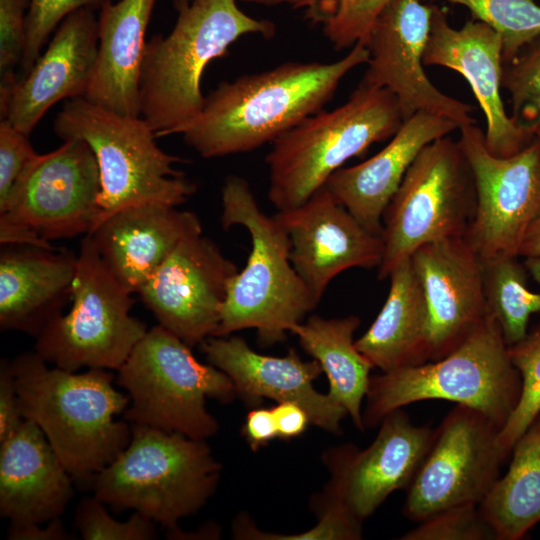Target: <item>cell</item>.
<instances>
[{
	"label": "cell",
	"mask_w": 540,
	"mask_h": 540,
	"mask_svg": "<svg viewBox=\"0 0 540 540\" xmlns=\"http://www.w3.org/2000/svg\"><path fill=\"white\" fill-rule=\"evenodd\" d=\"M368 59L367 47L357 43L334 62L291 61L221 82L182 133L184 141L204 158L244 153L273 142L321 111L341 80Z\"/></svg>",
	"instance_id": "1"
},
{
	"label": "cell",
	"mask_w": 540,
	"mask_h": 540,
	"mask_svg": "<svg viewBox=\"0 0 540 540\" xmlns=\"http://www.w3.org/2000/svg\"><path fill=\"white\" fill-rule=\"evenodd\" d=\"M10 365L23 417L40 427L73 479L91 483L131 439V425L114 419L128 394L114 388L107 369L50 368L35 351Z\"/></svg>",
	"instance_id": "2"
},
{
	"label": "cell",
	"mask_w": 540,
	"mask_h": 540,
	"mask_svg": "<svg viewBox=\"0 0 540 540\" xmlns=\"http://www.w3.org/2000/svg\"><path fill=\"white\" fill-rule=\"evenodd\" d=\"M171 32L146 42L140 75V116L157 138L182 134L200 115L206 66L247 34L270 37L275 26L247 15L237 0H177Z\"/></svg>",
	"instance_id": "3"
},
{
	"label": "cell",
	"mask_w": 540,
	"mask_h": 540,
	"mask_svg": "<svg viewBox=\"0 0 540 540\" xmlns=\"http://www.w3.org/2000/svg\"><path fill=\"white\" fill-rule=\"evenodd\" d=\"M221 224L247 229L251 251L245 267L230 280L213 336L255 329L260 345L284 341L317 306L290 260V241L275 215L260 209L248 182L236 175L222 187Z\"/></svg>",
	"instance_id": "4"
},
{
	"label": "cell",
	"mask_w": 540,
	"mask_h": 540,
	"mask_svg": "<svg viewBox=\"0 0 540 540\" xmlns=\"http://www.w3.org/2000/svg\"><path fill=\"white\" fill-rule=\"evenodd\" d=\"M131 439L91 481L94 496L115 511L131 509L175 539L180 519L214 494L222 466L202 439L131 424Z\"/></svg>",
	"instance_id": "5"
},
{
	"label": "cell",
	"mask_w": 540,
	"mask_h": 540,
	"mask_svg": "<svg viewBox=\"0 0 540 540\" xmlns=\"http://www.w3.org/2000/svg\"><path fill=\"white\" fill-rule=\"evenodd\" d=\"M521 386L498 323L488 313L445 357L371 376L363 423L365 428L375 427L396 409L438 399L473 408L501 430L518 403Z\"/></svg>",
	"instance_id": "6"
},
{
	"label": "cell",
	"mask_w": 540,
	"mask_h": 540,
	"mask_svg": "<svg viewBox=\"0 0 540 540\" xmlns=\"http://www.w3.org/2000/svg\"><path fill=\"white\" fill-rule=\"evenodd\" d=\"M404 119L394 95L360 83L348 100L319 111L272 142L268 199L278 211L306 202L350 158L391 138Z\"/></svg>",
	"instance_id": "7"
},
{
	"label": "cell",
	"mask_w": 540,
	"mask_h": 540,
	"mask_svg": "<svg viewBox=\"0 0 540 540\" xmlns=\"http://www.w3.org/2000/svg\"><path fill=\"white\" fill-rule=\"evenodd\" d=\"M53 130L64 141L86 142L96 157L101 180L96 227L123 208L145 203L177 207L196 191L195 183L174 167L182 158L158 146L141 116L120 115L75 97L64 103Z\"/></svg>",
	"instance_id": "8"
},
{
	"label": "cell",
	"mask_w": 540,
	"mask_h": 540,
	"mask_svg": "<svg viewBox=\"0 0 540 540\" xmlns=\"http://www.w3.org/2000/svg\"><path fill=\"white\" fill-rule=\"evenodd\" d=\"M117 371V383L131 401L126 420L194 439L206 440L219 429L206 399L226 404L237 396L227 374L199 362L190 346L159 324Z\"/></svg>",
	"instance_id": "9"
},
{
	"label": "cell",
	"mask_w": 540,
	"mask_h": 540,
	"mask_svg": "<svg viewBox=\"0 0 540 540\" xmlns=\"http://www.w3.org/2000/svg\"><path fill=\"white\" fill-rule=\"evenodd\" d=\"M475 205L473 174L458 140L444 136L426 145L384 211L378 278H388L425 244L464 237Z\"/></svg>",
	"instance_id": "10"
},
{
	"label": "cell",
	"mask_w": 540,
	"mask_h": 540,
	"mask_svg": "<svg viewBox=\"0 0 540 540\" xmlns=\"http://www.w3.org/2000/svg\"><path fill=\"white\" fill-rule=\"evenodd\" d=\"M72 306L52 319L36 338L35 352L55 367L118 370L148 331L130 314L128 292L107 270L87 234L77 254Z\"/></svg>",
	"instance_id": "11"
},
{
	"label": "cell",
	"mask_w": 540,
	"mask_h": 540,
	"mask_svg": "<svg viewBox=\"0 0 540 540\" xmlns=\"http://www.w3.org/2000/svg\"><path fill=\"white\" fill-rule=\"evenodd\" d=\"M458 130L476 193L464 237L483 262L518 257L527 229L540 215V140L534 136L521 151L499 157L488 150L475 123Z\"/></svg>",
	"instance_id": "12"
},
{
	"label": "cell",
	"mask_w": 540,
	"mask_h": 540,
	"mask_svg": "<svg viewBox=\"0 0 540 540\" xmlns=\"http://www.w3.org/2000/svg\"><path fill=\"white\" fill-rule=\"evenodd\" d=\"M500 428L483 413L457 404L436 428L432 445L406 490L403 514L413 522L458 505H479L507 457Z\"/></svg>",
	"instance_id": "13"
},
{
	"label": "cell",
	"mask_w": 540,
	"mask_h": 540,
	"mask_svg": "<svg viewBox=\"0 0 540 540\" xmlns=\"http://www.w3.org/2000/svg\"><path fill=\"white\" fill-rule=\"evenodd\" d=\"M100 193L93 151L80 139H68L29 164L0 220L25 226L49 242L87 235L99 220Z\"/></svg>",
	"instance_id": "14"
},
{
	"label": "cell",
	"mask_w": 540,
	"mask_h": 540,
	"mask_svg": "<svg viewBox=\"0 0 540 540\" xmlns=\"http://www.w3.org/2000/svg\"><path fill=\"white\" fill-rule=\"evenodd\" d=\"M433 9L423 0H394L383 11L365 42L369 59L360 83L390 91L404 120L423 111L461 128L475 123L473 107L441 92L424 70Z\"/></svg>",
	"instance_id": "15"
},
{
	"label": "cell",
	"mask_w": 540,
	"mask_h": 540,
	"mask_svg": "<svg viewBox=\"0 0 540 540\" xmlns=\"http://www.w3.org/2000/svg\"><path fill=\"white\" fill-rule=\"evenodd\" d=\"M202 233L182 240L138 291L159 325L191 348L213 336L238 272Z\"/></svg>",
	"instance_id": "16"
},
{
	"label": "cell",
	"mask_w": 540,
	"mask_h": 540,
	"mask_svg": "<svg viewBox=\"0 0 540 540\" xmlns=\"http://www.w3.org/2000/svg\"><path fill=\"white\" fill-rule=\"evenodd\" d=\"M435 431L429 425H414L402 408L390 412L365 449L345 444L325 452L331 478L323 492L341 500L363 522L390 494L409 486Z\"/></svg>",
	"instance_id": "17"
},
{
	"label": "cell",
	"mask_w": 540,
	"mask_h": 540,
	"mask_svg": "<svg viewBox=\"0 0 540 540\" xmlns=\"http://www.w3.org/2000/svg\"><path fill=\"white\" fill-rule=\"evenodd\" d=\"M275 216L288 234L291 263L318 303L338 274L382 261L381 235L367 230L325 186Z\"/></svg>",
	"instance_id": "18"
},
{
	"label": "cell",
	"mask_w": 540,
	"mask_h": 540,
	"mask_svg": "<svg viewBox=\"0 0 540 540\" xmlns=\"http://www.w3.org/2000/svg\"><path fill=\"white\" fill-rule=\"evenodd\" d=\"M98 20L92 7H82L59 24L44 53L18 79L1 76V119L29 135L44 114L64 99L84 97L94 71Z\"/></svg>",
	"instance_id": "19"
},
{
	"label": "cell",
	"mask_w": 540,
	"mask_h": 540,
	"mask_svg": "<svg viewBox=\"0 0 540 540\" xmlns=\"http://www.w3.org/2000/svg\"><path fill=\"white\" fill-rule=\"evenodd\" d=\"M423 62L425 66L457 71L467 80L484 113L485 142L492 154L514 155L534 138L535 135L519 126L505 110L500 95L502 40L487 24L472 19L454 28L446 13L434 6Z\"/></svg>",
	"instance_id": "20"
},
{
	"label": "cell",
	"mask_w": 540,
	"mask_h": 540,
	"mask_svg": "<svg viewBox=\"0 0 540 540\" xmlns=\"http://www.w3.org/2000/svg\"><path fill=\"white\" fill-rule=\"evenodd\" d=\"M411 260L428 307L430 360H439L488 316L484 263L465 237L425 244Z\"/></svg>",
	"instance_id": "21"
},
{
	"label": "cell",
	"mask_w": 540,
	"mask_h": 540,
	"mask_svg": "<svg viewBox=\"0 0 540 540\" xmlns=\"http://www.w3.org/2000/svg\"><path fill=\"white\" fill-rule=\"evenodd\" d=\"M199 345L209 364L229 376L246 403L258 405L264 398L295 402L306 410L311 424L342 433L341 421L348 414L328 393L314 388L323 372L316 360L304 361L294 349L282 357L263 355L238 336H210Z\"/></svg>",
	"instance_id": "22"
},
{
	"label": "cell",
	"mask_w": 540,
	"mask_h": 540,
	"mask_svg": "<svg viewBox=\"0 0 540 540\" xmlns=\"http://www.w3.org/2000/svg\"><path fill=\"white\" fill-rule=\"evenodd\" d=\"M201 233L195 213L162 203H145L118 210L89 235L107 270L133 294L182 240Z\"/></svg>",
	"instance_id": "23"
},
{
	"label": "cell",
	"mask_w": 540,
	"mask_h": 540,
	"mask_svg": "<svg viewBox=\"0 0 540 540\" xmlns=\"http://www.w3.org/2000/svg\"><path fill=\"white\" fill-rule=\"evenodd\" d=\"M71 475L29 419L0 442V515L10 527L60 518L73 497Z\"/></svg>",
	"instance_id": "24"
},
{
	"label": "cell",
	"mask_w": 540,
	"mask_h": 540,
	"mask_svg": "<svg viewBox=\"0 0 540 540\" xmlns=\"http://www.w3.org/2000/svg\"><path fill=\"white\" fill-rule=\"evenodd\" d=\"M459 129L448 118L417 112L371 158L341 167L325 187L370 232L381 235L384 211L422 149Z\"/></svg>",
	"instance_id": "25"
},
{
	"label": "cell",
	"mask_w": 540,
	"mask_h": 540,
	"mask_svg": "<svg viewBox=\"0 0 540 540\" xmlns=\"http://www.w3.org/2000/svg\"><path fill=\"white\" fill-rule=\"evenodd\" d=\"M77 254L1 245L0 328L37 338L72 297Z\"/></svg>",
	"instance_id": "26"
},
{
	"label": "cell",
	"mask_w": 540,
	"mask_h": 540,
	"mask_svg": "<svg viewBox=\"0 0 540 540\" xmlns=\"http://www.w3.org/2000/svg\"><path fill=\"white\" fill-rule=\"evenodd\" d=\"M155 0H105L98 19L94 71L88 101L124 116H140L139 75L145 33Z\"/></svg>",
	"instance_id": "27"
},
{
	"label": "cell",
	"mask_w": 540,
	"mask_h": 540,
	"mask_svg": "<svg viewBox=\"0 0 540 540\" xmlns=\"http://www.w3.org/2000/svg\"><path fill=\"white\" fill-rule=\"evenodd\" d=\"M386 301L369 329L355 341L374 368L388 372L430 360L429 313L411 257L390 272Z\"/></svg>",
	"instance_id": "28"
},
{
	"label": "cell",
	"mask_w": 540,
	"mask_h": 540,
	"mask_svg": "<svg viewBox=\"0 0 540 540\" xmlns=\"http://www.w3.org/2000/svg\"><path fill=\"white\" fill-rule=\"evenodd\" d=\"M359 325L355 315L329 319L312 315L290 333L325 372L329 396L346 410L356 428L364 431L362 402L374 366L355 345L353 337Z\"/></svg>",
	"instance_id": "29"
},
{
	"label": "cell",
	"mask_w": 540,
	"mask_h": 540,
	"mask_svg": "<svg viewBox=\"0 0 540 540\" xmlns=\"http://www.w3.org/2000/svg\"><path fill=\"white\" fill-rule=\"evenodd\" d=\"M512 459L479 504L496 540L521 539L540 522V415L512 447Z\"/></svg>",
	"instance_id": "30"
},
{
	"label": "cell",
	"mask_w": 540,
	"mask_h": 540,
	"mask_svg": "<svg viewBox=\"0 0 540 540\" xmlns=\"http://www.w3.org/2000/svg\"><path fill=\"white\" fill-rule=\"evenodd\" d=\"M517 258L504 256L483 262L487 309L507 346L525 338L531 315L540 313V293L529 290L527 269Z\"/></svg>",
	"instance_id": "31"
},
{
	"label": "cell",
	"mask_w": 540,
	"mask_h": 540,
	"mask_svg": "<svg viewBox=\"0 0 540 540\" xmlns=\"http://www.w3.org/2000/svg\"><path fill=\"white\" fill-rule=\"evenodd\" d=\"M466 7L473 19L501 37L503 64L515 60L522 49L540 37V5L535 0H441Z\"/></svg>",
	"instance_id": "32"
},
{
	"label": "cell",
	"mask_w": 540,
	"mask_h": 540,
	"mask_svg": "<svg viewBox=\"0 0 540 540\" xmlns=\"http://www.w3.org/2000/svg\"><path fill=\"white\" fill-rule=\"evenodd\" d=\"M508 354L522 386L518 403L498 435V445L507 458L517 439L540 415V325L508 346Z\"/></svg>",
	"instance_id": "33"
},
{
	"label": "cell",
	"mask_w": 540,
	"mask_h": 540,
	"mask_svg": "<svg viewBox=\"0 0 540 540\" xmlns=\"http://www.w3.org/2000/svg\"><path fill=\"white\" fill-rule=\"evenodd\" d=\"M314 510L318 523L310 530L293 535H280L260 531L251 519L244 514L237 517L233 524L236 539H362V521L339 499L324 492L315 498Z\"/></svg>",
	"instance_id": "34"
},
{
	"label": "cell",
	"mask_w": 540,
	"mask_h": 540,
	"mask_svg": "<svg viewBox=\"0 0 540 540\" xmlns=\"http://www.w3.org/2000/svg\"><path fill=\"white\" fill-rule=\"evenodd\" d=\"M502 87L512 103V117L524 130L534 135L540 127V44L510 63L503 64Z\"/></svg>",
	"instance_id": "35"
},
{
	"label": "cell",
	"mask_w": 540,
	"mask_h": 540,
	"mask_svg": "<svg viewBox=\"0 0 540 540\" xmlns=\"http://www.w3.org/2000/svg\"><path fill=\"white\" fill-rule=\"evenodd\" d=\"M155 524L137 512L118 521L94 495L82 499L75 513V526L84 540H152L157 538Z\"/></svg>",
	"instance_id": "36"
},
{
	"label": "cell",
	"mask_w": 540,
	"mask_h": 540,
	"mask_svg": "<svg viewBox=\"0 0 540 540\" xmlns=\"http://www.w3.org/2000/svg\"><path fill=\"white\" fill-rule=\"evenodd\" d=\"M394 0H331L324 33L336 49L365 42L374 24Z\"/></svg>",
	"instance_id": "37"
},
{
	"label": "cell",
	"mask_w": 540,
	"mask_h": 540,
	"mask_svg": "<svg viewBox=\"0 0 540 540\" xmlns=\"http://www.w3.org/2000/svg\"><path fill=\"white\" fill-rule=\"evenodd\" d=\"M405 533L402 540H490L494 533L479 505L466 504L441 510Z\"/></svg>",
	"instance_id": "38"
},
{
	"label": "cell",
	"mask_w": 540,
	"mask_h": 540,
	"mask_svg": "<svg viewBox=\"0 0 540 540\" xmlns=\"http://www.w3.org/2000/svg\"><path fill=\"white\" fill-rule=\"evenodd\" d=\"M105 0H30L26 17V47L20 66L27 73L63 19L82 7L101 6Z\"/></svg>",
	"instance_id": "39"
},
{
	"label": "cell",
	"mask_w": 540,
	"mask_h": 540,
	"mask_svg": "<svg viewBox=\"0 0 540 540\" xmlns=\"http://www.w3.org/2000/svg\"><path fill=\"white\" fill-rule=\"evenodd\" d=\"M28 136L6 119H1L0 212L6 208L15 184L38 155L33 149Z\"/></svg>",
	"instance_id": "40"
},
{
	"label": "cell",
	"mask_w": 540,
	"mask_h": 540,
	"mask_svg": "<svg viewBox=\"0 0 540 540\" xmlns=\"http://www.w3.org/2000/svg\"><path fill=\"white\" fill-rule=\"evenodd\" d=\"M30 0H0V71L12 74L26 47V17Z\"/></svg>",
	"instance_id": "41"
},
{
	"label": "cell",
	"mask_w": 540,
	"mask_h": 540,
	"mask_svg": "<svg viewBox=\"0 0 540 540\" xmlns=\"http://www.w3.org/2000/svg\"><path fill=\"white\" fill-rule=\"evenodd\" d=\"M10 361L0 365V442L9 437L24 421Z\"/></svg>",
	"instance_id": "42"
},
{
	"label": "cell",
	"mask_w": 540,
	"mask_h": 540,
	"mask_svg": "<svg viewBox=\"0 0 540 540\" xmlns=\"http://www.w3.org/2000/svg\"><path fill=\"white\" fill-rule=\"evenodd\" d=\"M242 434L254 451L278 437L272 410L265 408L252 409L246 416Z\"/></svg>",
	"instance_id": "43"
},
{
	"label": "cell",
	"mask_w": 540,
	"mask_h": 540,
	"mask_svg": "<svg viewBox=\"0 0 540 540\" xmlns=\"http://www.w3.org/2000/svg\"><path fill=\"white\" fill-rule=\"evenodd\" d=\"M271 410L280 439L297 437L311 424L306 410L295 402H278Z\"/></svg>",
	"instance_id": "44"
},
{
	"label": "cell",
	"mask_w": 540,
	"mask_h": 540,
	"mask_svg": "<svg viewBox=\"0 0 540 540\" xmlns=\"http://www.w3.org/2000/svg\"><path fill=\"white\" fill-rule=\"evenodd\" d=\"M8 538L12 540H67L71 539L60 518L51 520L45 528L40 525L10 527Z\"/></svg>",
	"instance_id": "45"
},
{
	"label": "cell",
	"mask_w": 540,
	"mask_h": 540,
	"mask_svg": "<svg viewBox=\"0 0 540 540\" xmlns=\"http://www.w3.org/2000/svg\"><path fill=\"white\" fill-rule=\"evenodd\" d=\"M540 257V215L527 229L518 251V257Z\"/></svg>",
	"instance_id": "46"
},
{
	"label": "cell",
	"mask_w": 540,
	"mask_h": 540,
	"mask_svg": "<svg viewBox=\"0 0 540 540\" xmlns=\"http://www.w3.org/2000/svg\"><path fill=\"white\" fill-rule=\"evenodd\" d=\"M527 272L540 285V257H528L524 261Z\"/></svg>",
	"instance_id": "47"
},
{
	"label": "cell",
	"mask_w": 540,
	"mask_h": 540,
	"mask_svg": "<svg viewBox=\"0 0 540 540\" xmlns=\"http://www.w3.org/2000/svg\"><path fill=\"white\" fill-rule=\"evenodd\" d=\"M246 2H252L257 4H264V5H276L281 3H288L293 5L294 7H298L301 0H241Z\"/></svg>",
	"instance_id": "48"
},
{
	"label": "cell",
	"mask_w": 540,
	"mask_h": 540,
	"mask_svg": "<svg viewBox=\"0 0 540 540\" xmlns=\"http://www.w3.org/2000/svg\"><path fill=\"white\" fill-rule=\"evenodd\" d=\"M322 0H301L298 7L315 10Z\"/></svg>",
	"instance_id": "49"
},
{
	"label": "cell",
	"mask_w": 540,
	"mask_h": 540,
	"mask_svg": "<svg viewBox=\"0 0 540 540\" xmlns=\"http://www.w3.org/2000/svg\"><path fill=\"white\" fill-rule=\"evenodd\" d=\"M534 135L540 140V127L535 131Z\"/></svg>",
	"instance_id": "50"
}]
</instances>
